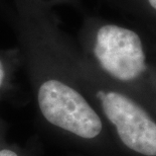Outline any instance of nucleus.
Instances as JSON below:
<instances>
[{"mask_svg": "<svg viewBox=\"0 0 156 156\" xmlns=\"http://www.w3.org/2000/svg\"><path fill=\"white\" fill-rule=\"evenodd\" d=\"M34 87L36 107L46 124L80 139H95L103 122L74 78L20 17L9 13Z\"/></svg>", "mask_w": 156, "mask_h": 156, "instance_id": "nucleus-1", "label": "nucleus"}, {"mask_svg": "<svg viewBox=\"0 0 156 156\" xmlns=\"http://www.w3.org/2000/svg\"><path fill=\"white\" fill-rule=\"evenodd\" d=\"M92 52L99 66L118 81H133L146 70L141 39L132 29L112 24L98 26Z\"/></svg>", "mask_w": 156, "mask_h": 156, "instance_id": "nucleus-2", "label": "nucleus"}, {"mask_svg": "<svg viewBox=\"0 0 156 156\" xmlns=\"http://www.w3.org/2000/svg\"><path fill=\"white\" fill-rule=\"evenodd\" d=\"M95 97L126 147L156 156V123L137 102L122 92L98 88Z\"/></svg>", "mask_w": 156, "mask_h": 156, "instance_id": "nucleus-3", "label": "nucleus"}, {"mask_svg": "<svg viewBox=\"0 0 156 156\" xmlns=\"http://www.w3.org/2000/svg\"><path fill=\"white\" fill-rule=\"evenodd\" d=\"M12 59L6 53H0V92L5 90L10 81Z\"/></svg>", "mask_w": 156, "mask_h": 156, "instance_id": "nucleus-4", "label": "nucleus"}, {"mask_svg": "<svg viewBox=\"0 0 156 156\" xmlns=\"http://www.w3.org/2000/svg\"><path fill=\"white\" fill-rule=\"evenodd\" d=\"M0 156H20V154L12 148L0 147Z\"/></svg>", "mask_w": 156, "mask_h": 156, "instance_id": "nucleus-5", "label": "nucleus"}, {"mask_svg": "<svg viewBox=\"0 0 156 156\" xmlns=\"http://www.w3.org/2000/svg\"><path fill=\"white\" fill-rule=\"evenodd\" d=\"M49 6H52L55 4H66L67 2H69L71 0H44Z\"/></svg>", "mask_w": 156, "mask_h": 156, "instance_id": "nucleus-6", "label": "nucleus"}, {"mask_svg": "<svg viewBox=\"0 0 156 156\" xmlns=\"http://www.w3.org/2000/svg\"><path fill=\"white\" fill-rule=\"evenodd\" d=\"M149 4H150L154 9H156V0H148Z\"/></svg>", "mask_w": 156, "mask_h": 156, "instance_id": "nucleus-7", "label": "nucleus"}]
</instances>
